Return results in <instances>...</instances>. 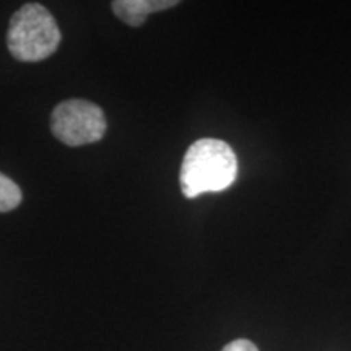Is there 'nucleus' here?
Masks as SVG:
<instances>
[{"instance_id":"f257e3e1","label":"nucleus","mask_w":351,"mask_h":351,"mask_svg":"<svg viewBox=\"0 0 351 351\" xmlns=\"http://www.w3.org/2000/svg\"><path fill=\"white\" fill-rule=\"evenodd\" d=\"M238 176V158L226 142L200 138L189 147L181 166L182 194L195 199L205 192L226 191Z\"/></svg>"},{"instance_id":"f03ea898","label":"nucleus","mask_w":351,"mask_h":351,"mask_svg":"<svg viewBox=\"0 0 351 351\" xmlns=\"http://www.w3.org/2000/svg\"><path fill=\"white\" fill-rule=\"evenodd\" d=\"M59 44V26L41 3H25L13 13L8 25L7 46L16 60L39 62L54 54Z\"/></svg>"},{"instance_id":"7ed1b4c3","label":"nucleus","mask_w":351,"mask_h":351,"mask_svg":"<svg viewBox=\"0 0 351 351\" xmlns=\"http://www.w3.org/2000/svg\"><path fill=\"white\" fill-rule=\"evenodd\" d=\"M51 129L57 140L69 147L99 142L106 134L103 109L85 99H67L57 104L51 116Z\"/></svg>"},{"instance_id":"20e7f679","label":"nucleus","mask_w":351,"mask_h":351,"mask_svg":"<svg viewBox=\"0 0 351 351\" xmlns=\"http://www.w3.org/2000/svg\"><path fill=\"white\" fill-rule=\"evenodd\" d=\"M178 0H116L111 3L114 15L129 26H142L150 13L178 5Z\"/></svg>"},{"instance_id":"39448f33","label":"nucleus","mask_w":351,"mask_h":351,"mask_svg":"<svg viewBox=\"0 0 351 351\" xmlns=\"http://www.w3.org/2000/svg\"><path fill=\"white\" fill-rule=\"evenodd\" d=\"M21 202V191L10 178L0 173V213L10 212Z\"/></svg>"},{"instance_id":"423d86ee","label":"nucleus","mask_w":351,"mask_h":351,"mask_svg":"<svg viewBox=\"0 0 351 351\" xmlns=\"http://www.w3.org/2000/svg\"><path fill=\"white\" fill-rule=\"evenodd\" d=\"M221 351H258V348L252 343L251 340L239 339V340L231 341V343H228Z\"/></svg>"}]
</instances>
